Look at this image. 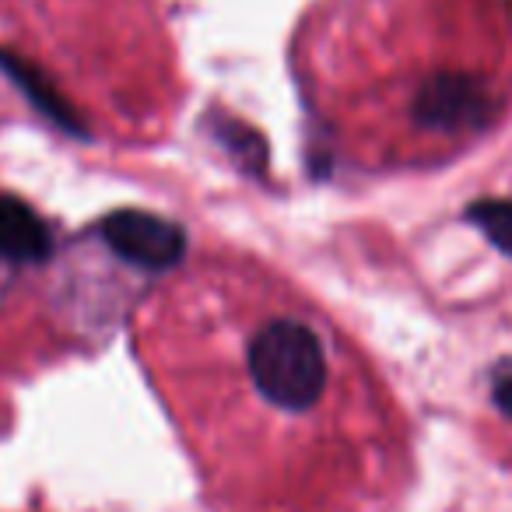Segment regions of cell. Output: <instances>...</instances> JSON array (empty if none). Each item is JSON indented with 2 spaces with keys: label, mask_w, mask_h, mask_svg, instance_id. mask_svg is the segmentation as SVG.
I'll return each instance as SVG.
<instances>
[{
  "label": "cell",
  "mask_w": 512,
  "mask_h": 512,
  "mask_svg": "<svg viewBox=\"0 0 512 512\" xmlns=\"http://www.w3.org/2000/svg\"><path fill=\"white\" fill-rule=\"evenodd\" d=\"M232 397L246 400L256 425L313 432L341 404V348L320 320L295 306H264L228 330Z\"/></svg>",
  "instance_id": "1"
},
{
  "label": "cell",
  "mask_w": 512,
  "mask_h": 512,
  "mask_svg": "<svg viewBox=\"0 0 512 512\" xmlns=\"http://www.w3.org/2000/svg\"><path fill=\"white\" fill-rule=\"evenodd\" d=\"M106 242L137 267H172L183 256V232L144 211H120L102 221Z\"/></svg>",
  "instance_id": "2"
},
{
  "label": "cell",
  "mask_w": 512,
  "mask_h": 512,
  "mask_svg": "<svg viewBox=\"0 0 512 512\" xmlns=\"http://www.w3.org/2000/svg\"><path fill=\"white\" fill-rule=\"evenodd\" d=\"M53 235L29 204L0 193V256L15 264H36L50 253Z\"/></svg>",
  "instance_id": "3"
},
{
  "label": "cell",
  "mask_w": 512,
  "mask_h": 512,
  "mask_svg": "<svg viewBox=\"0 0 512 512\" xmlns=\"http://www.w3.org/2000/svg\"><path fill=\"white\" fill-rule=\"evenodd\" d=\"M470 214L505 253H512V204H477Z\"/></svg>",
  "instance_id": "4"
},
{
  "label": "cell",
  "mask_w": 512,
  "mask_h": 512,
  "mask_svg": "<svg viewBox=\"0 0 512 512\" xmlns=\"http://www.w3.org/2000/svg\"><path fill=\"white\" fill-rule=\"evenodd\" d=\"M498 404H502L505 411L512 414V379H505V383L498 386Z\"/></svg>",
  "instance_id": "5"
}]
</instances>
